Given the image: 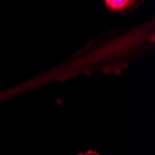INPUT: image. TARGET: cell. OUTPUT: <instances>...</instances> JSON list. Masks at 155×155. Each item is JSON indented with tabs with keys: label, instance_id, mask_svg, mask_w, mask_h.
Masks as SVG:
<instances>
[{
	"label": "cell",
	"instance_id": "6da1fadb",
	"mask_svg": "<svg viewBox=\"0 0 155 155\" xmlns=\"http://www.w3.org/2000/svg\"><path fill=\"white\" fill-rule=\"evenodd\" d=\"M133 1H125V0H120V1H105V5L108 8V9L114 11V12H119L123 11L124 9H127L129 7L133 5Z\"/></svg>",
	"mask_w": 155,
	"mask_h": 155
},
{
	"label": "cell",
	"instance_id": "7a4b0ae2",
	"mask_svg": "<svg viewBox=\"0 0 155 155\" xmlns=\"http://www.w3.org/2000/svg\"><path fill=\"white\" fill-rule=\"evenodd\" d=\"M79 155H101V154H98L95 151H92V150H88L87 152H84V153H81Z\"/></svg>",
	"mask_w": 155,
	"mask_h": 155
}]
</instances>
